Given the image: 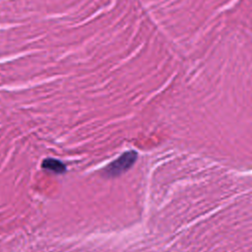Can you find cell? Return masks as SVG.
Wrapping results in <instances>:
<instances>
[{
    "instance_id": "cell-2",
    "label": "cell",
    "mask_w": 252,
    "mask_h": 252,
    "mask_svg": "<svg viewBox=\"0 0 252 252\" xmlns=\"http://www.w3.org/2000/svg\"><path fill=\"white\" fill-rule=\"evenodd\" d=\"M43 168L45 170L50 171V172H52L54 173H58V174L65 173V171H66V166L61 161L55 160V159L45 160L43 163Z\"/></svg>"
},
{
    "instance_id": "cell-1",
    "label": "cell",
    "mask_w": 252,
    "mask_h": 252,
    "mask_svg": "<svg viewBox=\"0 0 252 252\" xmlns=\"http://www.w3.org/2000/svg\"><path fill=\"white\" fill-rule=\"evenodd\" d=\"M137 153L135 151H128L122 154L118 159L110 163L105 169V175L108 177H116L125 172L130 170L137 160Z\"/></svg>"
}]
</instances>
